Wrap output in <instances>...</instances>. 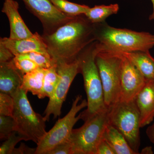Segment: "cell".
Listing matches in <instances>:
<instances>
[{
	"mask_svg": "<svg viewBox=\"0 0 154 154\" xmlns=\"http://www.w3.org/2000/svg\"><path fill=\"white\" fill-rule=\"evenodd\" d=\"M94 24L96 41L103 49L120 52H150L154 47V35L149 32L114 28L105 22Z\"/></svg>",
	"mask_w": 154,
	"mask_h": 154,
	"instance_id": "obj_3",
	"label": "cell"
},
{
	"mask_svg": "<svg viewBox=\"0 0 154 154\" xmlns=\"http://www.w3.org/2000/svg\"><path fill=\"white\" fill-rule=\"evenodd\" d=\"M15 57L11 51L0 42V63L10 61Z\"/></svg>",
	"mask_w": 154,
	"mask_h": 154,
	"instance_id": "obj_28",
	"label": "cell"
},
{
	"mask_svg": "<svg viewBox=\"0 0 154 154\" xmlns=\"http://www.w3.org/2000/svg\"><path fill=\"white\" fill-rule=\"evenodd\" d=\"M141 154H153L152 147L147 146L142 150Z\"/></svg>",
	"mask_w": 154,
	"mask_h": 154,
	"instance_id": "obj_32",
	"label": "cell"
},
{
	"mask_svg": "<svg viewBox=\"0 0 154 154\" xmlns=\"http://www.w3.org/2000/svg\"><path fill=\"white\" fill-rule=\"evenodd\" d=\"M42 36L55 63L73 62L83 50L96 41L94 24L85 14L73 17L52 34Z\"/></svg>",
	"mask_w": 154,
	"mask_h": 154,
	"instance_id": "obj_1",
	"label": "cell"
},
{
	"mask_svg": "<svg viewBox=\"0 0 154 154\" xmlns=\"http://www.w3.org/2000/svg\"><path fill=\"white\" fill-rule=\"evenodd\" d=\"M82 99L81 95L76 97L68 113L63 118L59 119L37 144L35 154H47L56 146L69 141L75 125L81 119L80 114L78 116L77 114L88 106L86 99L79 103Z\"/></svg>",
	"mask_w": 154,
	"mask_h": 154,
	"instance_id": "obj_8",
	"label": "cell"
},
{
	"mask_svg": "<svg viewBox=\"0 0 154 154\" xmlns=\"http://www.w3.org/2000/svg\"><path fill=\"white\" fill-rule=\"evenodd\" d=\"M14 131V122L11 116L0 115V139L6 140Z\"/></svg>",
	"mask_w": 154,
	"mask_h": 154,
	"instance_id": "obj_23",
	"label": "cell"
},
{
	"mask_svg": "<svg viewBox=\"0 0 154 154\" xmlns=\"http://www.w3.org/2000/svg\"><path fill=\"white\" fill-rule=\"evenodd\" d=\"M17 56L29 59L41 68L48 69L56 65L55 62L52 59L39 53L30 52Z\"/></svg>",
	"mask_w": 154,
	"mask_h": 154,
	"instance_id": "obj_22",
	"label": "cell"
},
{
	"mask_svg": "<svg viewBox=\"0 0 154 154\" xmlns=\"http://www.w3.org/2000/svg\"><path fill=\"white\" fill-rule=\"evenodd\" d=\"M95 60L102 80L105 105L108 107L120 101L122 56L116 51L101 47Z\"/></svg>",
	"mask_w": 154,
	"mask_h": 154,
	"instance_id": "obj_5",
	"label": "cell"
},
{
	"mask_svg": "<svg viewBox=\"0 0 154 154\" xmlns=\"http://www.w3.org/2000/svg\"><path fill=\"white\" fill-rule=\"evenodd\" d=\"M153 6V11L152 14L149 17V20L154 21V0H151Z\"/></svg>",
	"mask_w": 154,
	"mask_h": 154,
	"instance_id": "obj_33",
	"label": "cell"
},
{
	"mask_svg": "<svg viewBox=\"0 0 154 154\" xmlns=\"http://www.w3.org/2000/svg\"><path fill=\"white\" fill-rule=\"evenodd\" d=\"M100 48L99 42L94 41L83 50L77 58L88 102L87 109L80 113L81 119L84 121L108 108L105 105L102 80L95 60Z\"/></svg>",
	"mask_w": 154,
	"mask_h": 154,
	"instance_id": "obj_2",
	"label": "cell"
},
{
	"mask_svg": "<svg viewBox=\"0 0 154 154\" xmlns=\"http://www.w3.org/2000/svg\"><path fill=\"white\" fill-rule=\"evenodd\" d=\"M103 138L113 149L116 154H136L123 134L109 124L105 130Z\"/></svg>",
	"mask_w": 154,
	"mask_h": 154,
	"instance_id": "obj_17",
	"label": "cell"
},
{
	"mask_svg": "<svg viewBox=\"0 0 154 154\" xmlns=\"http://www.w3.org/2000/svg\"><path fill=\"white\" fill-rule=\"evenodd\" d=\"M19 4L15 0H5L2 12L8 19L10 25L9 38L21 39L30 38L33 34L25 24L19 12Z\"/></svg>",
	"mask_w": 154,
	"mask_h": 154,
	"instance_id": "obj_13",
	"label": "cell"
},
{
	"mask_svg": "<svg viewBox=\"0 0 154 154\" xmlns=\"http://www.w3.org/2000/svg\"><path fill=\"white\" fill-rule=\"evenodd\" d=\"M60 79V76L57 71L56 65L46 69L42 90L37 96L38 99H44L45 97L49 99L51 97Z\"/></svg>",
	"mask_w": 154,
	"mask_h": 154,
	"instance_id": "obj_20",
	"label": "cell"
},
{
	"mask_svg": "<svg viewBox=\"0 0 154 154\" xmlns=\"http://www.w3.org/2000/svg\"><path fill=\"white\" fill-rule=\"evenodd\" d=\"M27 93L20 88L12 96L14 106L12 117L14 131L23 140H31L38 144L46 134V120L44 116L36 113L31 107Z\"/></svg>",
	"mask_w": 154,
	"mask_h": 154,
	"instance_id": "obj_4",
	"label": "cell"
},
{
	"mask_svg": "<svg viewBox=\"0 0 154 154\" xmlns=\"http://www.w3.org/2000/svg\"><path fill=\"white\" fill-rule=\"evenodd\" d=\"M109 124L123 134L130 146L139 154L140 115L135 101H119L108 107Z\"/></svg>",
	"mask_w": 154,
	"mask_h": 154,
	"instance_id": "obj_6",
	"label": "cell"
},
{
	"mask_svg": "<svg viewBox=\"0 0 154 154\" xmlns=\"http://www.w3.org/2000/svg\"><path fill=\"white\" fill-rule=\"evenodd\" d=\"M14 106V98L9 94L0 92V115L12 116Z\"/></svg>",
	"mask_w": 154,
	"mask_h": 154,
	"instance_id": "obj_24",
	"label": "cell"
},
{
	"mask_svg": "<svg viewBox=\"0 0 154 154\" xmlns=\"http://www.w3.org/2000/svg\"><path fill=\"white\" fill-rule=\"evenodd\" d=\"M96 154H116V153L110 145L103 137L97 146Z\"/></svg>",
	"mask_w": 154,
	"mask_h": 154,
	"instance_id": "obj_29",
	"label": "cell"
},
{
	"mask_svg": "<svg viewBox=\"0 0 154 154\" xmlns=\"http://www.w3.org/2000/svg\"><path fill=\"white\" fill-rule=\"evenodd\" d=\"M0 42L8 48L15 56L29 53L38 52L51 58L42 35L37 32L30 38L21 39H11L7 37L1 38Z\"/></svg>",
	"mask_w": 154,
	"mask_h": 154,
	"instance_id": "obj_12",
	"label": "cell"
},
{
	"mask_svg": "<svg viewBox=\"0 0 154 154\" xmlns=\"http://www.w3.org/2000/svg\"><path fill=\"white\" fill-rule=\"evenodd\" d=\"M84 121L82 126L72 131L69 140L72 154H96L97 146L109 124L108 108Z\"/></svg>",
	"mask_w": 154,
	"mask_h": 154,
	"instance_id": "obj_7",
	"label": "cell"
},
{
	"mask_svg": "<svg viewBox=\"0 0 154 154\" xmlns=\"http://www.w3.org/2000/svg\"><path fill=\"white\" fill-rule=\"evenodd\" d=\"M36 150V148H31L22 143L19 147L14 149L12 154H35Z\"/></svg>",
	"mask_w": 154,
	"mask_h": 154,
	"instance_id": "obj_30",
	"label": "cell"
},
{
	"mask_svg": "<svg viewBox=\"0 0 154 154\" xmlns=\"http://www.w3.org/2000/svg\"><path fill=\"white\" fill-rule=\"evenodd\" d=\"M46 69L38 68L33 72L24 75L21 88L38 96L43 87Z\"/></svg>",
	"mask_w": 154,
	"mask_h": 154,
	"instance_id": "obj_18",
	"label": "cell"
},
{
	"mask_svg": "<svg viewBox=\"0 0 154 154\" xmlns=\"http://www.w3.org/2000/svg\"><path fill=\"white\" fill-rule=\"evenodd\" d=\"M116 52L123 55L134 64L146 81L154 80V58L150 52Z\"/></svg>",
	"mask_w": 154,
	"mask_h": 154,
	"instance_id": "obj_16",
	"label": "cell"
},
{
	"mask_svg": "<svg viewBox=\"0 0 154 154\" xmlns=\"http://www.w3.org/2000/svg\"><path fill=\"white\" fill-rule=\"evenodd\" d=\"M22 1L28 11L41 22L43 28L42 35L52 34L73 18L59 11L49 0Z\"/></svg>",
	"mask_w": 154,
	"mask_h": 154,
	"instance_id": "obj_10",
	"label": "cell"
},
{
	"mask_svg": "<svg viewBox=\"0 0 154 154\" xmlns=\"http://www.w3.org/2000/svg\"><path fill=\"white\" fill-rule=\"evenodd\" d=\"M135 102L140 115V127L143 128L151 123L154 118V80L146 81Z\"/></svg>",
	"mask_w": 154,
	"mask_h": 154,
	"instance_id": "obj_14",
	"label": "cell"
},
{
	"mask_svg": "<svg viewBox=\"0 0 154 154\" xmlns=\"http://www.w3.org/2000/svg\"><path fill=\"white\" fill-rule=\"evenodd\" d=\"M24 75L15 66L13 59L0 63V92L13 96L21 88Z\"/></svg>",
	"mask_w": 154,
	"mask_h": 154,
	"instance_id": "obj_15",
	"label": "cell"
},
{
	"mask_svg": "<svg viewBox=\"0 0 154 154\" xmlns=\"http://www.w3.org/2000/svg\"><path fill=\"white\" fill-rule=\"evenodd\" d=\"M60 11L68 17H73L85 14L90 7L71 2L67 0H49Z\"/></svg>",
	"mask_w": 154,
	"mask_h": 154,
	"instance_id": "obj_21",
	"label": "cell"
},
{
	"mask_svg": "<svg viewBox=\"0 0 154 154\" xmlns=\"http://www.w3.org/2000/svg\"><path fill=\"white\" fill-rule=\"evenodd\" d=\"M146 134L151 142L154 144V123L148 127Z\"/></svg>",
	"mask_w": 154,
	"mask_h": 154,
	"instance_id": "obj_31",
	"label": "cell"
},
{
	"mask_svg": "<svg viewBox=\"0 0 154 154\" xmlns=\"http://www.w3.org/2000/svg\"><path fill=\"white\" fill-rule=\"evenodd\" d=\"M13 61L16 67L24 75L33 72L39 68L34 62L27 58L15 56L13 59Z\"/></svg>",
	"mask_w": 154,
	"mask_h": 154,
	"instance_id": "obj_25",
	"label": "cell"
},
{
	"mask_svg": "<svg viewBox=\"0 0 154 154\" xmlns=\"http://www.w3.org/2000/svg\"><path fill=\"white\" fill-rule=\"evenodd\" d=\"M121 55L122 61L119 101L130 102L135 101L137 96L145 85L147 81L134 64Z\"/></svg>",
	"mask_w": 154,
	"mask_h": 154,
	"instance_id": "obj_11",
	"label": "cell"
},
{
	"mask_svg": "<svg viewBox=\"0 0 154 154\" xmlns=\"http://www.w3.org/2000/svg\"><path fill=\"white\" fill-rule=\"evenodd\" d=\"M47 154H72L71 145L69 141L61 143L54 147Z\"/></svg>",
	"mask_w": 154,
	"mask_h": 154,
	"instance_id": "obj_27",
	"label": "cell"
},
{
	"mask_svg": "<svg viewBox=\"0 0 154 154\" xmlns=\"http://www.w3.org/2000/svg\"><path fill=\"white\" fill-rule=\"evenodd\" d=\"M23 138L16 131H14L0 147V154H12L17 144Z\"/></svg>",
	"mask_w": 154,
	"mask_h": 154,
	"instance_id": "obj_26",
	"label": "cell"
},
{
	"mask_svg": "<svg viewBox=\"0 0 154 154\" xmlns=\"http://www.w3.org/2000/svg\"><path fill=\"white\" fill-rule=\"evenodd\" d=\"M119 9V5L117 4L96 5L90 8L85 15L92 23L96 24L105 22L108 17L117 14Z\"/></svg>",
	"mask_w": 154,
	"mask_h": 154,
	"instance_id": "obj_19",
	"label": "cell"
},
{
	"mask_svg": "<svg viewBox=\"0 0 154 154\" xmlns=\"http://www.w3.org/2000/svg\"><path fill=\"white\" fill-rule=\"evenodd\" d=\"M56 67L58 73L60 76V79L56 88L52 96L49 98V102L45 110L44 116L46 121L53 115L55 119L61 115V110L63 102L65 101L69 89L75 77L79 73L78 60L71 63L64 62L56 63Z\"/></svg>",
	"mask_w": 154,
	"mask_h": 154,
	"instance_id": "obj_9",
	"label": "cell"
}]
</instances>
